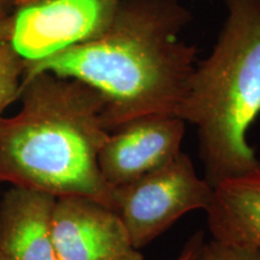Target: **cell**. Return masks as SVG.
<instances>
[{"mask_svg":"<svg viewBox=\"0 0 260 260\" xmlns=\"http://www.w3.org/2000/svg\"><path fill=\"white\" fill-rule=\"evenodd\" d=\"M191 19L180 0H121L104 34L24 60L23 77L47 71L93 87L106 102L110 133L140 117L176 116L198 64L197 47L181 38Z\"/></svg>","mask_w":260,"mask_h":260,"instance_id":"6da1fadb","label":"cell"},{"mask_svg":"<svg viewBox=\"0 0 260 260\" xmlns=\"http://www.w3.org/2000/svg\"><path fill=\"white\" fill-rule=\"evenodd\" d=\"M22 107L0 116V182L60 197H86L115 210L99 153L110 132L106 102L88 84L42 71L23 77Z\"/></svg>","mask_w":260,"mask_h":260,"instance_id":"7a4b0ae2","label":"cell"},{"mask_svg":"<svg viewBox=\"0 0 260 260\" xmlns=\"http://www.w3.org/2000/svg\"><path fill=\"white\" fill-rule=\"evenodd\" d=\"M226 18L206 59L198 61L176 116L194 125L205 180L214 187L260 171L247 141L260 115V0H223Z\"/></svg>","mask_w":260,"mask_h":260,"instance_id":"3957f363","label":"cell"},{"mask_svg":"<svg viewBox=\"0 0 260 260\" xmlns=\"http://www.w3.org/2000/svg\"><path fill=\"white\" fill-rule=\"evenodd\" d=\"M213 187L195 171L181 152L164 167L138 180L113 188L116 212L140 249L195 210H206Z\"/></svg>","mask_w":260,"mask_h":260,"instance_id":"277c9868","label":"cell"},{"mask_svg":"<svg viewBox=\"0 0 260 260\" xmlns=\"http://www.w3.org/2000/svg\"><path fill=\"white\" fill-rule=\"evenodd\" d=\"M121 0H35L14 12L10 44L38 61L104 34Z\"/></svg>","mask_w":260,"mask_h":260,"instance_id":"5b68a950","label":"cell"},{"mask_svg":"<svg viewBox=\"0 0 260 260\" xmlns=\"http://www.w3.org/2000/svg\"><path fill=\"white\" fill-rule=\"evenodd\" d=\"M52 237L57 260H144L116 210L90 198H57Z\"/></svg>","mask_w":260,"mask_h":260,"instance_id":"8992f818","label":"cell"},{"mask_svg":"<svg viewBox=\"0 0 260 260\" xmlns=\"http://www.w3.org/2000/svg\"><path fill=\"white\" fill-rule=\"evenodd\" d=\"M186 124L175 115H151L113 130L99 153L104 180L115 188L167 165L182 152Z\"/></svg>","mask_w":260,"mask_h":260,"instance_id":"52a82bcc","label":"cell"},{"mask_svg":"<svg viewBox=\"0 0 260 260\" xmlns=\"http://www.w3.org/2000/svg\"><path fill=\"white\" fill-rule=\"evenodd\" d=\"M57 198L11 186L0 198V260H57L52 218Z\"/></svg>","mask_w":260,"mask_h":260,"instance_id":"ba28073f","label":"cell"},{"mask_svg":"<svg viewBox=\"0 0 260 260\" xmlns=\"http://www.w3.org/2000/svg\"><path fill=\"white\" fill-rule=\"evenodd\" d=\"M205 212L212 240L260 248V171L216 184Z\"/></svg>","mask_w":260,"mask_h":260,"instance_id":"9c48e42d","label":"cell"},{"mask_svg":"<svg viewBox=\"0 0 260 260\" xmlns=\"http://www.w3.org/2000/svg\"><path fill=\"white\" fill-rule=\"evenodd\" d=\"M25 61L10 42L0 45V116L19 99Z\"/></svg>","mask_w":260,"mask_h":260,"instance_id":"30bf717a","label":"cell"},{"mask_svg":"<svg viewBox=\"0 0 260 260\" xmlns=\"http://www.w3.org/2000/svg\"><path fill=\"white\" fill-rule=\"evenodd\" d=\"M203 260H260V248L228 245L211 240L205 243Z\"/></svg>","mask_w":260,"mask_h":260,"instance_id":"8fae6325","label":"cell"},{"mask_svg":"<svg viewBox=\"0 0 260 260\" xmlns=\"http://www.w3.org/2000/svg\"><path fill=\"white\" fill-rule=\"evenodd\" d=\"M204 233H197L188 240L183 249L176 260H203V252L205 247Z\"/></svg>","mask_w":260,"mask_h":260,"instance_id":"7c38bea8","label":"cell"},{"mask_svg":"<svg viewBox=\"0 0 260 260\" xmlns=\"http://www.w3.org/2000/svg\"><path fill=\"white\" fill-rule=\"evenodd\" d=\"M12 22H14V12H10V9L0 5V45L10 42Z\"/></svg>","mask_w":260,"mask_h":260,"instance_id":"4fadbf2b","label":"cell"},{"mask_svg":"<svg viewBox=\"0 0 260 260\" xmlns=\"http://www.w3.org/2000/svg\"><path fill=\"white\" fill-rule=\"evenodd\" d=\"M11 2V5L14 6V8H19V6H23L25 4H29V3L31 2H35V0H10Z\"/></svg>","mask_w":260,"mask_h":260,"instance_id":"5bb4252c","label":"cell"},{"mask_svg":"<svg viewBox=\"0 0 260 260\" xmlns=\"http://www.w3.org/2000/svg\"><path fill=\"white\" fill-rule=\"evenodd\" d=\"M0 5L5 6V8H8V9L12 8V5H11V2H10V0H0Z\"/></svg>","mask_w":260,"mask_h":260,"instance_id":"9a60e30c","label":"cell"}]
</instances>
